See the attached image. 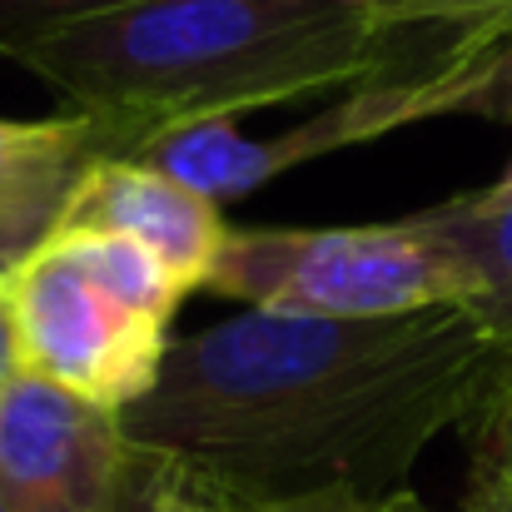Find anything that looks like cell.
<instances>
[{"mask_svg": "<svg viewBox=\"0 0 512 512\" xmlns=\"http://www.w3.org/2000/svg\"><path fill=\"white\" fill-rule=\"evenodd\" d=\"M512 373V343L463 304L398 319L244 309L174 339L125 443L224 498L398 493L443 428H468Z\"/></svg>", "mask_w": 512, "mask_h": 512, "instance_id": "6da1fadb", "label": "cell"}, {"mask_svg": "<svg viewBox=\"0 0 512 512\" xmlns=\"http://www.w3.org/2000/svg\"><path fill=\"white\" fill-rule=\"evenodd\" d=\"M448 35H398L368 0H145L40 35L15 60L90 115L115 155L165 130L358 90Z\"/></svg>", "mask_w": 512, "mask_h": 512, "instance_id": "7a4b0ae2", "label": "cell"}, {"mask_svg": "<svg viewBox=\"0 0 512 512\" xmlns=\"http://www.w3.org/2000/svg\"><path fill=\"white\" fill-rule=\"evenodd\" d=\"M204 289L294 319H398L468 304V274L413 219L348 229H229Z\"/></svg>", "mask_w": 512, "mask_h": 512, "instance_id": "3957f363", "label": "cell"}, {"mask_svg": "<svg viewBox=\"0 0 512 512\" xmlns=\"http://www.w3.org/2000/svg\"><path fill=\"white\" fill-rule=\"evenodd\" d=\"M0 299L15 329L20 373L110 413H125L155 388L174 343L165 319L100 289L55 239L30 249L0 279Z\"/></svg>", "mask_w": 512, "mask_h": 512, "instance_id": "277c9868", "label": "cell"}, {"mask_svg": "<svg viewBox=\"0 0 512 512\" xmlns=\"http://www.w3.org/2000/svg\"><path fill=\"white\" fill-rule=\"evenodd\" d=\"M130 443L120 413L15 373L0 393V493L10 512H115Z\"/></svg>", "mask_w": 512, "mask_h": 512, "instance_id": "5b68a950", "label": "cell"}, {"mask_svg": "<svg viewBox=\"0 0 512 512\" xmlns=\"http://www.w3.org/2000/svg\"><path fill=\"white\" fill-rule=\"evenodd\" d=\"M55 229H100L145 244L184 284V294L209 284L219 249L229 239V224L214 199L130 155H105L80 174Z\"/></svg>", "mask_w": 512, "mask_h": 512, "instance_id": "8992f818", "label": "cell"}, {"mask_svg": "<svg viewBox=\"0 0 512 512\" xmlns=\"http://www.w3.org/2000/svg\"><path fill=\"white\" fill-rule=\"evenodd\" d=\"M105 155H115L110 135L80 110L60 120H0V209L55 229L80 174Z\"/></svg>", "mask_w": 512, "mask_h": 512, "instance_id": "52a82bcc", "label": "cell"}, {"mask_svg": "<svg viewBox=\"0 0 512 512\" xmlns=\"http://www.w3.org/2000/svg\"><path fill=\"white\" fill-rule=\"evenodd\" d=\"M408 219L468 274L463 309L503 343H512V199H493L488 189H478Z\"/></svg>", "mask_w": 512, "mask_h": 512, "instance_id": "ba28073f", "label": "cell"}, {"mask_svg": "<svg viewBox=\"0 0 512 512\" xmlns=\"http://www.w3.org/2000/svg\"><path fill=\"white\" fill-rule=\"evenodd\" d=\"M413 125L438 115L512 120V25L488 40H448L438 60L408 75Z\"/></svg>", "mask_w": 512, "mask_h": 512, "instance_id": "9c48e42d", "label": "cell"}, {"mask_svg": "<svg viewBox=\"0 0 512 512\" xmlns=\"http://www.w3.org/2000/svg\"><path fill=\"white\" fill-rule=\"evenodd\" d=\"M100 289H110L115 299H125L130 309L165 319L174 324L179 304H184V284L174 279L170 269L135 239L125 234H100V229H55L50 234Z\"/></svg>", "mask_w": 512, "mask_h": 512, "instance_id": "30bf717a", "label": "cell"}, {"mask_svg": "<svg viewBox=\"0 0 512 512\" xmlns=\"http://www.w3.org/2000/svg\"><path fill=\"white\" fill-rule=\"evenodd\" d=\"M179 503H184V512H433L423 498H413L408 488H398V493L324 488V493H299V498H224L214 488H199L184 473H179Z\"/></svg>", "mask_w": 512, "mask_h": 512, "instance_id": "8fae6325", "label": "cell"}, {"mask_svg": "<svg viewBox=\"0 0 512 512\" xmlns=\"http://www.w3.org/2000/svg\"><path fill=\"white\" fill-rule=\"evenodd\" d=\"M373 20L398 35L488 40L512 25V0H373Z\"/></svg>", "mask_w": 512, "mask_h": 512, "instance_id": "7c38bea8", "label": "cell"}, {"mask_svg": "<svg viewBox=\"0 0 512 512\" xmlns=\"http://www.w3.org/2000/svg\"><path fill=\"white\" fill-rule=\"evenodd\" d=\"M145 0H0V55L15 60L25 45H35L50 30H65L75 20H95L110 10H130Z\"/></svg>", "mask_w": 512, "mask_h": 512, "instance_id": "4fadbf2b", "label": "cell"}, {"mask_svg": "<svg viewBox=\"0 0 512 512\" xmlns=\"http://www.w3.org/2000/svg\"><path fill=\"white\" fill-rule=\"evenodd\" d=\"M468 433H473V478L512 483V373L493 393V403L468 423Z\"/></svg>", "mask_w": 512, "mask_h": 512, "instance_id": "5bb4252c", "label": "cell"}, {"mask_svg": "<svg viewBox=\"0 0 512 512\" xmlns=\"http://www.w3.org/2000/svg\"><path fill=\"white\" fill-rule=\"evenodd\" d=\"M115 512H184V503H179V473H174L165 458L130 448Z\"/></svg>", "mask_w": 512, "mask_h": 512, "instance_id": "9a60e30c", "label": "cell"}, {"mask_svg": "<svg viewBox=\"0 0 512 512\" xmlns=\"http://www.w3.org/2000/svg\"><path fill=\"white\" fill-rule=\"evenodd\" d=\"M50 239V224L45 219H25V214H5L0 209V279L30 254V249H40Z\"/></svg>", "mask_w": 512, "mask_h": 512, "instance_id": "2e32d148", "label": "cell"}, {"mask_svg": "<svg viewBox=\"0 0 512 512\" xmlns=\"http://www.w3.org/2000/svg\"><path fill=\"white\" fill-rule=\"evenodd\" d=\"M463 512H512V483L468 478V498H463Z\"/></svg>", "mask_w": 512, "mask_h": 512, "instance_id": "e0dca14e", "label": "cell"}, {"mask_svg": "<svg viewBox=\"0 0 512 512\" xmlns=\"http://www.w3.org/2000/svg\"><path fill=\"white\" fill-rule=\"evenodd\" d=\"M20 373V358H15V329H10V314H5V299H0V393L5 383Z\"/></svg>", "mask_w": 512, "mask_h": 512, "instance_id": "ac0fdd59", "label": "cell"}, {"mask_svg": "<svg viewBox=\"0 0 512 512\" xmlns=\"http://www.w3.org/2000/svg\"><path fill=\"white\" fill-rule=\"evenodd\" d=\"M488 194H493V199H512V165L503 170V179H498V184H488Z\"/></svg>", "mask_w": 512, "mask_h": 512, "instance_id": "d6986e66", "label": "cell"}, {"mask_svg": "<svg viewBox=\"0 0 512 512\" xmlns=\"http://www.w3.org/2000/svg\"><path fill=\"white\" fill-rule=\"evenodd\" d=\"M0 512H10V503H5V493H0Z\"/></svg>", "mask_w": 512, "mask_h": 512, "instance_id": "ffe728a7", "label": "cell"}]
</instances>
